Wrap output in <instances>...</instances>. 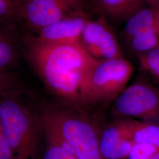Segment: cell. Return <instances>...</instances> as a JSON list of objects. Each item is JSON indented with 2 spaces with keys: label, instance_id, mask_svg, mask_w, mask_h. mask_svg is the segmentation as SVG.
Masks as SVG:
<instances>
[{
  "label": "cell",
  "instance_id": "cell-1",
  "mask_svg": "<svg viewBox=\"0 0 159 159\" xmlns=\"http://www.w3.org/2000/svg\"><path fill=\"white\" fill-rule=\"evenodd\" d=\"M24 33L25 56L45 84L64 100L81 101V80L96 59L78 43H47L31 33Z\"/></svg>",
  "mask_w": 159,
  "mask_h": 159
},
{
  "label": "cell",
  "instance_id": "cell-2",
  "mask_svg": "<svg viewBox=\"0 0 159 159\" xmlns=\"http://www.w3.org/2000/svg\"><path fill=\"white\" fill-rule=\"evenodd\" d=\"M0 120L15 159H39L42 127L18 95L0 97Z\"/></svg>",
  "mask_w": 159,
  "mask_h": 159
},
{
  "label": "cell",
  "instance_id": "cell-3",
  "mask_svg": "<svg viewBox=\"0 0 159 159\" xmlns=\"http://www.w3.org/2000/svg\"><path fill=\"white\" fill-rule=\"evenodd\" d=\"M43 129L63 140L77 159H104L100 153L98 133L85 117L66 111L44 114Z\"/></svg>",
  "mask_w": 159,
  "mask_h": 159
},
{
  "label": "cell",
  "instance_id": "cell-4",
  "mask_svg": "<svg viewBox=\"0 0 159 159\" xmlns=\"http://www.w3.org/2000/svg\"><path fill=\"white\" fill-rule=\"evenodd\" d=\"M133 73V66L125 58L96 60L81 80L80 100L97 103L115 100L126 87Z\"/></svg>",
  "mask_w": 159,
  "mask_h": 159
},
{
  "label": "cell",
  "instance_id": "cell-5",
  "mask_svg": "<svg viewBox=\"0 0 159 159\" xmlns=\"http://www.w3.org/2000/svg\"><path fill=\"white\" fill-rule=\"evenodd\" d=\"M87 5L85 0H24L19 6L20 23L35 34L63 19L87 14Z\"/></svg>",
  "mask_w": 159,
  "mask_h": 159
},
{
  "label": "cell",
  "instance_id": "cell-6",
  "mask_svg": "<svg viewBox=\"0 0 159 159\" xmlns=\"http://www.w3.org/2000/svg\"><path fill=\"white\" fill-rule=\"evenodd\" d=\"M114 100L117 116L159 125V89L147 81H135Z\"/></svg>",
  "mask_w": 159,
  "mask_h": 159
},
{
  "label": "cell",
  "instance_id": "cell-7",
  "mask_svg": "<svg viewBox=\"0 0 159 159\" xmlns=\"http://www.w3.org/2000/svg\"><path fill=\"white\" fill-rule=\"evenodd\" d=\"M77 43L98 60L125 58L113 30L102 15L88 20Z\"/></svg>",
  "mask_w": 159,
  "mask_h": 159
},
{
  "label": "cell",
  "instance_id": "cell-8",
  "mask_svg": "<svg viewBox=\"0 0 159 159\" xmlns=\"http://www.w3.org/2000/svg\"><path fill=\"white\" fill-rule=\"evenodd\" d=\"M91 18L89 13L68 17L41 29L35 35L47 43H77L85 24Z\"/></svg>",
  "mask_w": 159,
  "mask_h": 159
},
{
  "label": "cell",
  "instance_id": "cell-9",
  "mask_svg": "<svg viewBox=\"0 0 159 159\" xmlns=\"http://www.w3.org/2000/svg\"><path fill=\"white\" fill-rule=\"evenodd\" d=\"M98 133L99 148L104 159H127L134 143L125 134L120 120Z\"/></svg>",
  "mask_w": 159,
  "mask_h": 159
},
{
  "label": "cell",
  "instance_id": "cell-10",
  "mask_svg": "<svg viewBox=\"0 0 159 159\" xmlns=\"http://www.w3.org/2000/svg\"><path fill=\"white\" fill-rule=\"evenodd\" d=\"M93 11L108 20L122 23L138 10L131 0H88Z\"/></svg>",
  "mask_w": 159,
  "mask_h": 159
},
{
  "label": "cell",
  "instance_id": "cell-11",
  "mask_svg": "<svg viewBox=\"0 0 159 159\" xmlns=\"http://www.w3.org/2000/svg\"><path fill=\"white\" fill-rule=\"evenodd\" d=\"M121 34L125 40L137 34L159 29V7H145L125 21Z\"/></svg>",
  "mask_w": 159,
  "mask_h": 159
},
{
  "label": "cell",
  "instance_id": "cell-12",
  "mask_svg": "<svg viewBox=\"0 0 159 159\" xmlns=\"http://www.w3.org/2000/svg\"><path fill=\"white\" fill-rule=\"evenodd\" d=\"M120 121L134 143H148L159 148V125L131 118L120 119Z\"/></svg>",
  "mask_w": 159,
  "mask_h": 159
},
{
  "label": "cell",
  "instance_id": "cell-13",
  "mask_svg": "<svg viewBox=\"0 0 159 159\" xmlns=\"http://www.w3.org/2000/svg\"><path fill=\"white\" fill-rule=\"evenodd\" d=\"M15 27L0 24V68L9 70L16 66L19 51Z\"/></svg>",
  "mask_w": 159,
  "mask_h": 159
},
{
  "label": "cell",
  "instance_id": "cell-14",
  "mask_svg": "<svg viewBox=\"0 0 159 159\" xmlns=\"http://www.w3.org/2000/svg\"><path fill=\"white\" fill-rule=\"evenodd\" d=\"M127 41L135 54L152 50L159 47V29L134 35Z\"/></svg>",
  "mask_w": 159,
  "mask_h": 159
},
{
  "label": "cell",
  "instance_id": "cell-15",
  "mask_svg": "<svg viewBox=\"0 0 159 159\" xmlns=\"http://www.w3.org/2000/svg\"><path fill=\"white\" fill-rule=\"evenodd\" d=\"M44 135L46 146L41 159H77L70 149L58 139L45 132Z\"/></svg>",
  "mask_w": 159,
  "mask_h": 159
},
{
  "label": "cell",
  "instance_id": "cell-16",
  "mask_svg": "<svg viewBox=\"0 0 159 159\" xmlns=\"http://www.w3.org/2000/svg\"><path fill=\"white\" fill-rule=\"evenodd\" d=\"M20 23L17 0H0V24L16 28Z\"/></svg>",
  "mask_w": 159,
  "mask_h": 159
},
{
  "label": "cell",
  "instance_id": "cell-17",
  "mask_svg": "<svg viewBox=\"0 0 159 159\" xmlns=\"http://www.w3.org/2000/svg\"><path fill=\"white\" fill-rule=\"evenodd\" d=\"M135 55L141 67L159 80V47Z\"/></svg>",
  "mask_w": 159,
  "mask_h": 159
},
{
  "label": "cell",
  "instance_id": "cell-18",
  "mask_svg": "<svg viewBox=\"0 0 159 159\" xmlns=\"http://www.w3.org/2000/svg\"><path fill=\"white\" fill-rule=\"evenodd\" d=\"M21 90V86L17 77L0 68V97L18 95Z\"/></svg>",
  "mask_w": 159,
  "mask_h": 159
},
{
  "label": "cell",
  "instance_id": "cell-19",
  "mask_svg": "<svg viewBox=\"0 0 159 159\" xmlns=\"http://www.w3.org/2000/svg\"><path fill=\"white\" fill-rule=\"evenodd\" d=\"M159 151V148L148 143H134L128 159H150Z\"/></svg>",
  "mask_w": 159,
  "mask_h": 159
},
{
  "label": "cell",
  "instance_id": "cell-20",
  "mask_svg": "<svg viewBox=\"0 0 159 159\" xmlns=\"http://www.w3.org/2000/svg\"><path fill=\"white\" fill-rule=\"evenodd\" d=\"M0 159H16L6 140L0 120Z\"/></svg>",
  "mask_w": 159,
  "mask_h": 159
},
{
  "label": "cell",
  "instance_id": "cell-21",
  "mask_svg": "<svg viewBox=\"0 0 159 159\" xmlns=\"http://www.w3.org/2000/svg\"><path fill=\"white\" fill-rule=\"evenodd\" d=\"M146 4H148V7H159V0H144Z\"/></svg>",
  "mask_w": 159,
  "mask_h": 159
},
{
  "label": "cell",
  "instance_id": "cell-22",
  "mask_svg": "<svg viewBox=\"0 0 159 159\" xmlns=\"http://www.w3.org/2000/svg\"><path fill=\"white\" fill-rule=\"evenodd\" d=\"M150 159H159V151Z\"/></svg>",
  "mask_w": 159,
  "mask_h": 159
},
{
  "label": "cell",
  "instance_id": "cell-23",
  "mask_svg": "<svg viewBox=\"0 0 159 159\" xmlns=\"http://www.w3.org/2000/svg\"><path fill=\"white\" fill-rule=\"evenodd\" d=\"M24 0H17V1H18V5H19V6H20V4L23 2V1H24Z\"/></svg>",
  "mask_w": 159,
  "mask_h": 159
},
{
  "label": "cell",
  "instance_id": "cell-24",
  "mask_svg": "<svg viewBox=\"0 0 159 159\" xmlns=\"http://www.w3.org/2000/svg\"></svg>",
  "mask_w": 159,
  "mask_h": 159
}]
</instances>
